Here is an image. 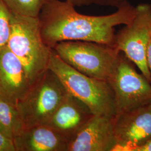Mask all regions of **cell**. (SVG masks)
Instances as JSON below:
<instances>
[{
	"label": "cell",
	"instance_id": "1",
	"mask_svg": "<svg viewBox=\"0 0 151 151\" xmlns=\"http://www.w3.org/2000/svg\"><path fill=\"white\" fill-rule=\"evenodd\" d=\"M137 11L128 2L111 14L87 15L66 0H52L44 6L38 19L44 42L51 48L61 42L75 40L115 45V27L129 24Z\"/></svg>",
	"mask_w": 151,
	"mask_h": 151
},
{
	"label": "cell",
	"instance_id": "2",
	"mask_svg": "<svg viewBox=\"0 0 151 151\" xmlns=\"http://www.w3.org/2000/svg\"><path fill=\"white\" fill-rule=\"evenodd\" d=\"M48 69L57 76L67 91L87 105L94 115L114 119L116 108L108 81L85 75L66 63L52 48Z\"/></svg>",
	"mask_w": 151,
	"mask_h": 151
},
{
	"label": "cell",
	"instance_id": "3",
	"mask_svg": "<svg viewBox=\"0 0 151 151\" xmlns=\"http://www.w3.org/2000/svg\"><path fill=\"white\" fill-rule=\"evenodd\" d=\"M7 47L20 60L33 83L48 69L52 48L44 42L38 17L11 12Z\"/></svg>",
	"mask_w": 151,
	"mask_h": 151
},
{
	"label": "cell",
	"instance_id": "4",
	"mask_svg": "<svg viewBox=\"0 0 151 151\" xmlns=\"http://www.w3.org/2000/svg\"><path fill=\"white\" fill-rule=\"evenodd\" d=\"M76 70L89 77L108 81L121 52L115 45L87 41H64L52 48Z\"/></svg>",
	"mask_w": 151,
	"mask_h": 151
},
{
	"label": "cell",
	"instance_id": "5",
	"mask_svg": "<svg viewBox=\"0 0 151 151\" xmlns=\"http://www.w3.org/2000/svg\"><path fill=\"white\" fill-rule=\"evenodd\" d=\"M68 93L53 71L44 72L16 105L25 128L47 124Z\"/></svg>",
	"mask_w": 151,
	"mask_h": 151
},
{
	"label": "cell",
	"instance_id": "6",
	"mask_svg": "<svg viewBox=\"0 0 151 151\" xmlns=\"http://www.w3.org/2000/svg\"><path fill=\"white\" fill-rule=\"evenodd\" d=\"M121 52L108 80L114 95L116 116L151 102V82Z\"/></svg>",
	"mask_w": 151,
	"mask_h": 151
},
{
	"label": "cell",
	"instance_id": "7",
	"mask_svg": "<svg viewBox=\"0 0 151 151\" xmlns=\"http://www.w3.org/2000/svg\"><path fill=\"white\" fill-rule=\"evenodd\" d=\"M133 20L116 34L115 46L151 83V75L147 62V52L151 40V5L137 6Z\"/></svg>",
	"mask_w": 151,
	"mask_h": 151
},
{
	"label": "cell",
	"instance_id": "8",
	"mask_svg": "<svg viewBox=\"0 0 151 151\" xmlns=\"http://www.w3.org/2000/svg\"><path fill=\"white\" fill-rule=\"evenodd\" d=\"M114 151H132L151 137V102L116 115L114 119Z\"/></svg>",
	"mask_w": 151,
	"mask_h": 151
},
{
	"label": "cell",
	"instance_id": "9",
	"mask_svg": "<svg viewBox=\"0 0 151 151\" xmlns=\"http://www.w3.org/2000/svg\"><path fill=\"white\" fill-rule=\"evenodd\" d=\"M32 83L22 62L6 46L0 50V97L15 105Z\"/></svg>",
	"mask_w": 151,
	"mask_h": 151
},
{
	"label": "cell",
	"instance_id": "10",
	"mask_svg": "<svg viewBox=\"0 0 151 151\" xmlns=\"http://www.w3.org/2000/svg\"><path fill=\"white\" fill-rule=\"evenodd\" d=\"M114 119L93 115L68 142L67 151H114L116 139Z\"/></svg>",
	"mask_w": 151,
	"mask_h": 151
},
{
	"label": "cell",
	"instance_id": "11",
	"mask_svg": "<svg viewBox=\"0 0 151 151\" xmlns=\"http://www.w3.org/2000/svg\"><path fill=\"white\" fill-rule=\"evenodd\" d=\"M93 115L91 109L85 103L68 93L47 124L69 142Z\"/></svg>",
	"mask_w": 151,
	"mask_h": 151
},
{
	"label": "cell",
	"instance_id": "12",
	"mask_svg": "<svg viewBox=\"0 0 151 151\" xmlns=\"http://www.w3.org/2000/svg\"><path fill=\"white\" fill-rule=\"evenodd\" d=\"M14 140L16 151H67L68 143L47 124L26 128Z\"/></svg>",
	"mask_w": 151,
	"mask_h": 151
},
{
	"label": "cell",
	"instance_id": "13",
	"mask_svg": "<svg viewBox=\"0 0 151 151\" xmlns=\"http://www.w3.org/2000/svg\"><path fill=\"white\" fill-rule=\"evenodd\" d=\"M24 129L16 105L0 97V130L14 139Z\"/></svg>",
	"mask_w": 151,
	"mask_h": 151
},
{
	"label": "cell",
	"instance_id": "14",
	"mask_svg": "<svg viewBox=\"0 0 151 151\" xmlns=\"http://www.w3.org/2000/svg\"><path fill=\"white\" fill-rule=\"evenodd\" d=\"M14 14L38 17L43 8L52 0H2Z\"/></svg>",
	"mask_w": 151,
	"mask_h": 151
},
{
	"label": "cell",
	"instance_id": "15",
	"mask_svg": "<svg viewBox=\"0 0 151 151\" xmlns=\"http://www.w3.org/2000/svg\"><path fill=\"white\" fill-rule=\"evenodd\" d=\"M11 11L0 0V50L7 46L11 31Z\"/></svg>",
	"mask_w": 151,
	"mask_h": 151
},
{
	"label": "cell",
	"instance_id": "16",
	"mask_svg": "<svg viewBox=\"0 0 151 151\" xmlns=\"http://www.w3.org/2000/svg\"><path fill=\"white\" fill-rule=\"evenodd\" d=\"M88 5L95 4L103 6H110L119 9L128 3V0H85Z\"/></svg>",
	"mask_w": 151,
	"mask_h": 151
},
{
	"label": "cell",
	"instance_id": "17",
	"mask_svg": "<svg viewBox=\"0 0 151 151\" xmlns=\"http://www.w3.org/2000/svg\"><path fill=\"white\" fill-rule=\"evenodd\" d=\"M0 151H16L14 140L0 130Z\"/></svg>",
	"mask_w": 151,
	"mask_h": 151
},
{
	"label": "cell",
	"instance_id": "18",
	"mask_svg": "<svg viewBox=\"0 0 151 151\" xmlns=\"http://www.w3.org/2000/svg\"><path fill=\"white\" fill-rule=\"evenodd\" d=\"M132 151H151V137L139 146L133 148Z\"/></svg>",
	"mask_w": 151,
	"mask_h": 151
},
{
	"label": "cell",
	"instance_id": "19",
	"mask_svg": "<svg viewBox=\"0 0 151 151\" xmlns=\"http://www.w3.org/2000/svg\"><path fill=\"white\" fill-rule=\"evenodd\" d=\"M147 62L148 67L149 68V70L150 72L151 75V39L150 42L148 44L147 52Z\"/></svg>",
	"mask_w": 151,
	"mask_h": 151
},
{
	"label": "cell",
	"instance_id": "20",
	"mask_svg": "<svg viewBox=\"0 0 151 151\" xmlns=\"http://www.w3.org/2000/svg\"><path fill=\"white\" fill-rule=\"evenodd\" d=\"M68 2L70 3L74 6H87V4L85 0H66Z\"/></svg>",
	"mask_w": 151,
	"mask_h": 151
},
{
	"label": "cell",
	"instance_id": "21",
	"mask_svg": "<svg viewBox=\"0 0 151 151\" xmlns=\"http://www.w3.org/2000/svg\"></svg>",
	"mask_w": 151,
	"mask_h": 151
}]
</instances>
